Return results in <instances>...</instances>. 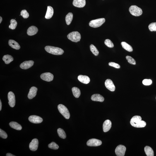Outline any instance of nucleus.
Masks as SVG:
<instances>
[{
    "label": "nucleus",
    "mask_w": 156,
    "mask_h": 156,
    "mask_svg": "<svg viewBox=\"0 0 156 156\" xmlns=\"http://www.w3.org/2000/svg\"><path fill=\"white\" fill-rule=\"evenodd\" d=\"M67 37L69 40L75 42H79L81 38V35L79 32L77 31L71 32L68 34Z\"/></svg>",
    "instance_id": "7ed1b4c3"
},
{
    "label": "nucleus",
    "mask_w": 156,
    "mask_h": 156,
    "mask_svg": "<svg viewBox=\"0 0 156 156\" xmlns=\"http://www.w3.org/2000/svg\"><path fill=\"white\" fill-rule=\"evenodd\" d=\"M2 17H0V23H1V22H2Z\"/></svg>",
    "instance_id": "79ce46f5"
},
{
    "label": "nucleus",
    "mask_w": 156,
    "mask_h": 156,
    "mask_svg": "<svg viewBox=\"0 0 156 156\" xmlns=\"http://www.w3.org/2000/svg\"><path fill=\"white\" fill-rule=\"evenodd\" d=\"M58 108L60 112L66 119H69L70 117V113L66 107L63 104H60L58 106Z\"/></svg>",
    "instance_id": "20e7f679"
},
{
    "label": "nucleus",
    "mask_w": 156,
    "mask_h": 156,
    "mask_svg": "<svg viewBox=\"0 0 156 156\" xmlns=\"http://www.w3.org/2000/svg\"><path fill=\"white\" fill-rule=\"evenodd\" d=\"M143 83L145 85H150L152 84V81L150 79H145L143 80Z\"/></svg>",
    "instance_id": "58836bf2"
},
{
    "label": "nucleus",
    "mask_w": 156,
    "mask_h": 156,
    "mask_svg": "<svg viewBox=\"0 0 156 156\" xmlns=\"http://www.w3.org/2000/svg\"><path fill=\"white\" fill-rule=\"evenodd\" d=\"M86 3L85 0H73V4L76 7L81 8L85 6Z\"/></svg>",
    "instance_id": "2eb2a0df"
},
{
    "label": "nucleus",
    "mask_w": 156,
    "mask_h": 156,
    "mask_svg": "<svg viewBox=\"0 0 156 156\" xmlns=\"http://www.w3.org/2000/svg\"><path fill=\"white\" fill-rule=\"evenodd\" d=\"M57 133L60 137L63 139H65L66 137V135L64 130L61 128L58 129Z\"/></svg>",
    "instance_id": "c85d7f7f"
},
{
    "label": "nucleus",
    "mask_w": 156,
    "mask_h": 156,
    "mask_svg": "<svg viewBox=\"0 0 156 156\" xmlns=\"http://www.w3.org/2000/svg\"><path fill=\"white\" fill-rule=\"evenodd\" d=\"M78 79L81 83L87 84L89 83L90 80L89 78L86 75H80L78 77Z\"/></svg>",
    "instance_id": "6ab92c4d"
},
{
    "label": "nucleus",
    "mask_w": 156,
    "mask_h": 156,
    "mask_svg": "<svg viewBox=\"0 0 156 156\" xmlns=\"http://www.w3.org/2000/svg\"><path fill=\"white\" fill-rule=\"evenodd\" d=\"M141 116H135L132 118L130 121V123L132 126L137 128L144 127L146 126V123L145 122L142 121Z\"/></svg>",
    "instance_id": "f257e3e1"
},
{
    "label": "nucleus",
    "mask_w": 156,
    "mask_h": 156,
    "mask_svg": "<svg viewBox=\"0 0 156 156\" xmlns=\"http://www.w3.org/2000/svg\"><path fill=\"white\" fill-rule=\"evenodd\" d=\"M42 80L46 81L49 82L52 81L54 78V75L51 73L47 72L42 74L40 76Z\"/></svg>",
    "instance_id": "1a4fd4ad"
},
{
    "label": "nucleus",
    "mask_w": 156,
    "mask_h": 156,
    "mask_svg": "<svg viewBox=\"0 0 156 156\" xmlns=\"http://www.w3.org/2000/svg\"><path fill=\"white\" fill-rule=\"evenodd\" d=\"M9 125L10 127L18 131H20L22 129V127L21 125L19 124L18 123L15 122H11L9 123Z\"/></svg>",
    "instance_id": "5701e85b"
},
{
    "label": "nucleus",
    "mask_w": 156,
    "mask_h": 156,
    "mask_svg": "<svg viewBox=\"0 0 156 156\" xmlns=\"http://www.w3.org/2000/svg\"><path fill=\"white\" fill-rule=\"evenodd\" d=\"M37 89L35 87H33L30 89V91L28 94V97L29 99H32L37 95Z\"/></svg>",
    "instance_id": "f3484780"
},
{
    "label": "nucleus",
    "mask_w": 156,
    "mask_h": 156,
    "mask_svg": "<svg viewBox=\"0 0 156 156\" xmlns=\"http://www.w3.org/2000/svg\"><path fill=\"white\" fill-rule=\"evenodd\" d=\"M126 150V148L124 146L119 145L115 149V152L117 156H124Z\"/></svg>",
    "instance_id": "0eeeda50"
},
{
    "label": "nucleus",
    "mask_w": 156,
    "mask_h": 156,
    "mask_svg": "<svg viewBox=\"0 0 156 156\" xmlns=\"http://www.w3.org/2000/svg\"><path fill=\"white\" fill-rule=\"evenodd\" d=\"M49 148L53 150H56L59 149V147L58 145L54 142H51L48 145Z\"/></svg>",
    "instance_id": "2f4dec72"
},
{
    "label": "nucleus",
    "mask_w": 156,
    "mask_h": 156,
    "mask_svg": "<svg viewBox=\"0 0 156 156\" xmlns=\"http://www.w3.org/2000/svg\"><path fill=\"white\" fill-rule=\"evenodd\" d=\"M90 49L92 53L95 56L98 55L99 54V51L98 50L96 47L93 45L91 44L90 46Z\"/></svg>",
    "instance_id": "c756f323"
},
{
    "label": "nucleus",
    "mask_w": 156,
    "mask_h": 156,
    "mask_svg": "<svg viewBox=\"0 0 156 156\" xmlns=\"http://www.w3.org/2000/svg\"><path fill=\"white\" fill-rule=\"evenodd\" d=\"M112 126V123L109 120H107L104 122L103 124V130L104 132H107L111 129Z\"/></svg>",
    "instance_id": "dca6fc26"
},
{
    "label": "nucleus",
    "mask_w": 156,
    "mask_h": 156,
    "mask_svg": "<svg viewBox=\"0 0 156 156\" xmlns=\"http://www.w3.org/2000/svg\"><path fill=\"white\" fill-rule=\"evenodd\" d=\"M10 24L9 26V28L12 30H14L16 28L18 23L14 19H11L10 21Z\"/></svg>",
    "instance_id": "7c9ffc66"
},
{
    "label": "nucleus",
    "mask_w": 156,
    "mask_h": 156,
    "mask_svg": "<svg viewBox=\"0 0 156 156\" xmlns=\"http://www.w3.org/2000/svg\"><path fill=\"white\" fill-rule=\"evenodd\" d=\"M145 151L147 156H154V152L152 149L148 146H146L144 148Z\"/></svg>",
    "instance_id": "a878e982"
},
{
    "label": "nucleus",
    "mask_w": 156,
    "mask_h": 156,
    "mask_svg": "<svg viewBox=\"0 0 156 156\" xmlns=\"http://www.w3.org/2000/svg\"><path fill=\"white\" fill-rule=\"evenodd\" d=\"M148 28L150 31H156V22H153L150 24L149 25Z\"/></svg>",
    "instance_id": "473e14b6"
},
{
    "label": "nucleus",
    "mask_w": 156,
    "mask_h": 156,
    "mask_svg": "<svg viewBox=\"0 0 156 156\" xmlns=\"http://www.w3.org/2000/svg\"><path fill=\"white\" fill-rule=\"evenodd\" d=\"M105 22L104 18H101L93 20L90 21L89 23V25L91 27L97 28L101 26Z\"/></svg>",
    "instance_id": "39448f33"
},
{
    "label": "nucleus",
    "mask_w": 156,
    "mask_h": 156,
    "mask_svg": "<svg viewBox=\"0 0 156 156\" xmlns=\"http://www.w3.org/2000/svg\"><path fill=\"white\" fill-rule=\"evenodd\" d=\"M126 59L128 61V62L132 65H135L136 64V61L132 57L130 56H126Z\"/></svg>",
    "instance_id": "f704fd0d"
},
{
    "label": "nucleus",
    "mask_w": 156,
    "mask_h": 156,
    "mask_svg": "<svg viewBox=\"0 0 156 156\" xmlns=\"http://www.w3.org/2000/svg\"><path fill=\"white\" fill-rule=\"evenodd\" d=\"M28 119L30 122L34 123H40L42 122L43 119L40 116L31 115L29 117Z\"/></svg>",
    "instance_id": "4468645a"
},
{
    "label": "nucleus",
    "mask_w": 156,
    "mask_h": 156,
    "mask_svg": "<svg viewBox=\"0 0 156 156\" xmlns=\"http://www.w3.org/2000/svg\"><path fill=\"white\" fill-rule=\"evenodd\" d=\"M38 31V29L36 27L32 26L28 29L27 31V34L29 36H33L36 34Z\"/></svg>",
    "instance_id": "a211bd4d"
},
{
    "label": "nucleus",
    "mask_w": 156,
    "mask_h": 156,
    "mask_svg": "<svg viewBox=\"0 0 156 156\" xmlns=\"http://www.w3.org/2000/svg\"><path fill=\"white\" fill-rule=\"evenodd\" d=\"M109 65L110 66L112 67H113L116 68H120V66L119 64L114 62H110L109 63Z\"/></svg>",
    "instance_id": "4c0bfd02"
},
{
    "label": "nucleus",
    "mask_w": 156,
    "mask_h": 156,
    "mask_svg": "<svg viewBox=\"0 0 156 156\" xmlns=\"http://www.w3.org/2000/svg\"><path fill=\"white\" fill-rule=\"evenodd\" d=\"M104 43L106 46L109 48H112L114 47L113 44L111 40L109 39H107L105 41Z\"/></svg>",
    "instance_id": "72a5a7b5"
},
{
    "label": "nucleus",
    "mask_w": 156,
    "mask_h": 156,
    "mask_svg": "<svg viewBox=\"0 0 156 156\" xmlns=\"http://www.w3.org/2000/svg\"><path fill=\"white\" fill-rule=\"evenodd\" d=\"M102 142L101 140L96 139H91L88 140L87 142V145L89 146L96 147L102 145Z\"/></svg>",
    "instance_id": "6e6552de"
},
{
    "label": "nucleus",
    "mask_w": 156,
    "mask_h": 156,
    "mask_svg": "<svg viewBox=\"0 0 156 156\" xmlns=\"http://www.w3.org/2000/svg\"><path fill=\"white\" fill-rule=\"evenodd\" d=\"M39 141L36 138L32 140L29 145V148L31 150L35 151L38 148Z\"/></svg>",
    "instance_id": "ddd939ff"
},
{
    "label": "nucleus",
    "mask_w": 156,
    "mask_h": 156,
    "mask_svg": "<svg viewBox=\"0 0 156 156\" xmlns=\"http://www.w3.org/2000/svg\"><path fill=\"white\" fill-rule=\"evenodd\" d=\"M6 156H15V155H13V154H11L9 153L7 154H6Z\"/></svg>",
    "instance_id": "ea45409f"
},
{
    "label": "nucleus",
    "mask_w": 156,
    "mask_h": 156,
    "mask_svg": "<svg viewBox=\"0 0 156 156\" xmlns=\"http://www.w3.org/2000/svg\"><path fill=\"white\" fill-rule=\"evenodd\" d=\"M9 45L13 48L16 50L19 49L20 46L18 42L13 40H10L8 42Z\"/></svg>",
    "instance_id": "4be33fe9"
},
{
    "label": "nucleus",
    "mask_w": 156,
    "mask_h": 156,
    "mask_svg": "<svg viewBox=\"0 0 156 156\" xmlns=\"http://www.w3.org/2000/svg\"><path fill=\"white\" fill-rule=\"evenodd\" d=\"M74 96L76 98L79 97L81 94L80 89L76 87H73L72 89Z\"/></svg>",
    "instance_id": "bb28decb"
},
{
    "label": "nucleus",
    "mask_w": 156,
    "mask_h": 156,
    "mask_svg": "<svg viewBox=\"0 0 156 156\" xmlns=\"http://www.w3.org/2000/svg\"><path fill=\"white\" fill-rule=\"evenodd\" d=\"M54 9L52 7L48 6L47 12H46L45 18L47 19L51 18L54 14Z\"/></svg>",
    "instance_id": "412c9836"
},
{
    "label": "nucleus",
    "mask_w": 156,
    "mask_h": 156,
    "mask_svg": "<svg viewBox=\"0 0 156 156\" xmlns=\"http://www.w3.org/2000/svg\"><path fill=\"white\" fill-rule=\"evenodd\" d=\"M91 99L92 101L100 102H103L104 100V97L99 94H95L92 95Z\"/></svg>",
    "instance_id": "aec40b11"
},
{
    "label": "nucleus",
    "mask_w": 156,
    "mask_h": 156,
    "mask_svg": "<svg viewBox=\"0 0 156 156\" xmlns=\"http://www.w3.org/2000/svg\"><path fill=\"white\" fill-rule=\"evenodd\" d=\"M0 136L1 137L4 139H6L7 137V135L5 132L0 129Z\"/></svg>",
    "instance_id": "e433bc0d"
},
{
    "label": "nucleus",
    "mask_w": 156,
    "mask_h": 156,
    "mask_svg": "<svg viewBox=\"0 0 156 156\" xmlns=\"http://www.w3.org/2000/svg\"><path fill=\"white\" fill-rule=\"evenodd\" d=\"M1 107H2V104H1V100H0V111L1 110Z\"/></svg>",
    "instance_id": "a19ab883"
},
{
    "label": "nucleus",
    "mask_w": 156,
    "mask_h": 156,
    "mask_svg": "<svg viewBox=\"0 0 156 156\" xmlns=\"http://www.w3.org/2000/svg\"><path fill=\"white\" fill-rule=\"evenodd\" d=\"M73 15L72 13H68L66 17V23L67 25H69L71 24L73 20Z\"/></svg>",
    "instance_id": "cd10ccee"
},
{
    "label": "nucleus",
    "mask_w": 156,
    "mask_h": 156,
    "mask_svg": "<svg viewBox=\"0 0 156 156\" xmlns=\"http://www.w3.org/2000/svg\"><path fill=\"white\" fill-rule=\"evenodd\" d=\"M129 11L132 15L135 16H140L143 13L141 8L135 5H132L130 7Z\"/></svg>",
    "instance_id": "423d86ee"
},
{
    "label": "nucleus",
    "mask_w": 156,
    "mask_h": 156,
    "mask_svg": "<svg viewBox=\"0 0 156 156\" xmlns=\"http://www.w3.org/2000/svg\"></svg>",
    "instance_id": "37998d69"
},
{
    "label": "nucleus",
    "mask_w": 156,
    "mask_h": 156,
    "mask_svg": "<svg viewBox=\"0 0 156 156\" xmlns=\"http://www.w3.org/2000/svg\"><path fill=\"white\" fill-rule=\"evenodd\" d=\"M46 51L54 55H59L63 54L64 51L61 48L50 46H46L45 48Z\"/></svg>",
    "instance_id": "f03ea898"
},
{
    "label": "nucleus",
    "mask_w": 156,
    "mask_h": 156,
    "mask_svg": "<svg viewBox=\"0 0 156 156\" xmlns=\"http://www.w3.org/2000/svg\"><path fill=\"white\" fill-rule=\"evenodd\" d=\"M121 44L123 48L127 51L130 52H132L133 51V49L132 46L126 42H122L121 43Z\"/></svg>",
    "instance_id": "393cba45"
},
{
    "label": "nucleus",
    "mask_w": 156,
    "mask_h": 156,
    "mask_svg": "<svg viewBox=\"0 0 156 156\" xmlns=\"http://www.w3.org/2000/svg\"><path fill=\"white\" fill-rule=\"evenodd\" d=\"M105 85L106 88L111 91L113 92L115 90V87L112 80L110 79L106 80Z\"/></svg>",
    "instance_id": "9b49d317"
},
{
    "label": "nucleus",
    "mask_w": 156,
    "mask_h": 156,
    "mask_svg": "<svg viewBox=\"0 0 156 156\" xmlns=\"http://www.w3.org/2000/svg\"><path fill=\"white\" fill-rule=\"evenodd\" d=\"M8 104L11 107H15V96L14 93L11 91L8 92Z\"/></svg>",
    "instance_id": "9d476101"
},
{
    "label": "nucleus",
    "mask_w": 156,
    "mask_h": 156,
    "mask_svg": "<svg viewBox=\"0 0 156 156\" xmlns=\"http://www.w3.org/2000/svg\"><path fill=\"white\" fill-rule=\"evenodd\" d=\"M2 60L6 64H8L13 61V58L11 55H6L3 56Z\"/></svg>",
    "instance_id": "b1692460"
},
{
    "label": "nucleus",
    "mask_w": 156,
    "mask_h": 156,
    "mask_svg": "<svg viewBox=\"0 0 156 156\" xmlns=\"http://www.w3.org/2000/svg\"><path fill=\"white\" fill-rule=\"evenodd\" d=\"M20 15L24 19L28 18L29 16L28 13L25 10H22L21 12Z\"/></svg>",
    "instance_id": "c9c22d12"
},
{
    "label": "nucleus",
    "mask_w": 156,
    "mask_h": 156,
    "mask_svg": "<svg viewBox=\"0 0 156 156\" xmlns=\"http://www.w3.org/2000/svg\"><path fill=\"white\" fill-rule=\"evenodd\" d=\"M34 63V62L32 61H25L21 64L20 67L22 69H28L33 66Z\"/></svg>",
    "instance_id": "f8f14e48"
}]
</instances>
